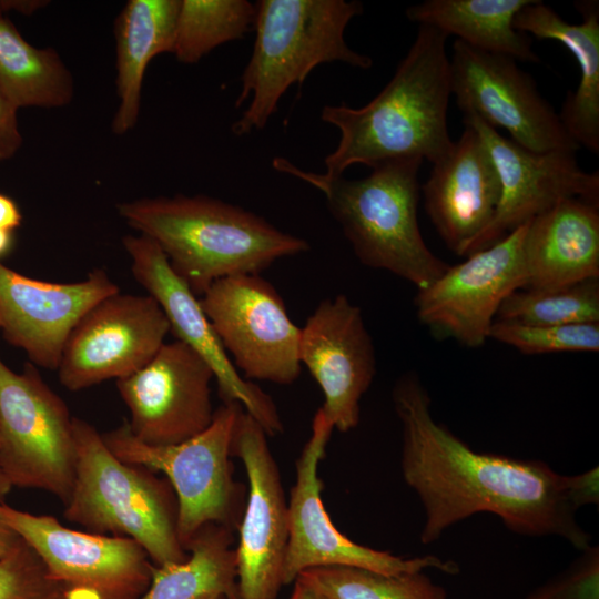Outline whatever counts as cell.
<instances>
[{"instance_id": "1", "label": "cell", "mask_w": 599, "mask_h": 599, "mask_svg": "<svg viewBox=\"0 0 599 599\" xmlns=\"http://www.w3.org/2000/svg\"><path fill=\"white\" fill-rule=\"evenodd\" d=\"M392 400L402 424V475L424 509L422 544L485 512L514 534L559 537L578 550L591 545L566 498L565 475L542 460L471 449L433 418L428 390L415 372L396 380Z\"/></svg>"}, {"instance_id": "2", "label": "cell", "mask_w": 599, "mask_h": 599, "mask_svg": "<svg viewBox=\"0 0 599 599\" xmlns=\"http://www.w3.org/2000/svg\"><path fill=\"white\" fill-rule=\"evenodd\" d=\"M448 37L418 26L416 37L383 90L362 108L325 105L321 118L338 129L336 149L325 160L327 177L352 165L369 167L418 158L432 164L451 148L447 125L450 91Z\"/></svg>"}, {"instance_id": "3", "label": "cell", "mask_w": 599, "mask_h": 599, "mask_svg": "<svg viewBox=\"0 0 599 599\" xmlns=\"http://www.w3.org/2000/svg\"><path fill=\"white\" fill-rule=\"evenodd\" d=\"M119 215L154 241L173 271L201 296L215 281L260 274L280 258L309 250L262 216L205 195L121 202Z\"/></svg>"}, {"instance_id": "4", "label": "cell", "mask_w": 599, "mask_h": 599, "mask_svg": "<svg viewBox=\"0 0 599 599\" xmlns=\"http://www.w3.org/2000/svg\"><path fill=\"white\" fill-rule=\"evenodd\" d=\"M418 158L386 161L372 166L366 177H327L305 171L285 158L273 167L300 179L326 199L359 262L384 270L424 290L449 267L425 243L418 224L420 185Z\"/></svg>"}, {"instance_id": "5", "label": "cell", "mask_w": 599, "mask_h": 599, "mask_svg": "<svg viewBox=\"0 0 599 599\" xmlns=\"http://www.w3.org/2000/svg\"><path fill=\"white\" fill-rule=\"evenodd\" d=\"M362 13L363 4L356 0L257 1L255 41L235 106L250 102L232 131L241 136L262 130L287 89L301 85L319 64L338 61L372 68V58L353 50L344 37L348 23Z\"/></svg>"}, {"instance_id": "6", "label": "cell", "mask_w": 599, "mask_h": 599, "mask_svg": "<svg viewBox=\"0 0 599 599\" xmlns=\"http://www.w3.org/2000/svg\"><path fill=\"white\" fill-rule=\"evenodd\" d=\"M73 429L75 474L64 518L93 534L136 541L158 567L184 561L189 551L179 538L177 499L169 480L120 460L88 422L73 417Z\"/></svg>"}, {"instance_id": "7", "label": "cell", "mask_w": 599, "mask_h": 599, "mask_svg": "<svg viewBox=\"0 0 599 599\" xmlns=\"http://www.w3.org/2000/svg\"><path fill=\"white\" fill-rule=\"evenodd\" d=\"M242 405L223 402L212 424L180 444L150 446L136 439L128 423L101 434L108 448L122 461L162 473L171 484L179 507L177 532L186 549L207 524L234 531L245 508V488L234 480L232 445Z\"/></svg>"}, {"instance_id": "8", "label": "cell", "mask_w": 599, "mask_h": 599, "mask_svg": "<svg viewBox=\"0 0 599 599\" xmlns=\"http://www.w3.org/2000/svg\"><path fill=\"white\" fill-rule=\"evenodd\" d=\"M73 417L32 364L0 357V468L12 487L44 490L67 504L75 474Z\"/></svg>"}, {"instance_id": "9", "label": "cell", "mask_w": 599, "mask_h": 599, "mask_svg": "<svg viewBox=\"0 0 599 599\" xmlns=\"http://www.w3.org/2000/svg\"><path fill=\"white\" fill-rule=\"evenodd\" d=\"M0 517L41 558L64 599H140L155 565L126 537L79 531L0 501Z\"/></svg>"}, {"instance_id": "10", "label": "cell", "mask_w": 599, "mask_h": 599, "mask_svg": "<svg viewBox=\"0 0 599 599\" xmlns=\"http://www.w3.org/2000/svg\"><path fill=\"white\" fill-rule=\"evenodd\" d=\"M200 302L233 364L248 379L278 385L300 376L301 327L273 284L260 274L215 281Z\"/></svg>"}, {"instance_id": "11", "label": "cell", "mask_w": 599, "mask_h": 599, "mask_svg": "<svg viewBox=\"0 0 599 599\" xmlns=\"http://www.w3.org/2000/svg\"><path fill=\"white\" fill-rule=\"evenodd\" d=\"M333 426L317 409L312 433L296 461V481L291 490L288 544L283 569V585L305 570L324 566H348L386 575L436 569L456 575L459 567L435 555L404 558L389 551L359 545L343 535L331 520L321 497L318 465L323 459Z\"/></svg>"}, {"instance_id": "12", "label": "cell", "mask_w": 599, "mask_h": 599, "mask_svg": "<svg viewBox=\"0 0 599 599\" xmlns=\"http://www.w3.org/2000/svg\"><path fill=\"white\" fill-rule=\"evenodd\" d=\"M449 67L450 91L464 115L506 130L511 141L530 151L576 153L579 149L515 59L455 40Z\"/></svg>"}, {"instance_id": "13", "label": "cell", "mask_w": 599, "mask_h": 599, "mask_svg": "<svg viewBox=\"0 0 599 599\" xmlns=\"http://www.w3.org/2000/svg\"><path fill=\"white\" fill-rule=\"evenodd\" d=\"M170 326L150 295L111 294L75 324L57 368L71 392L121 379L144 367L165 343Z\"/></svg>"}, {"instance_id": "14", "label": "cell", "mask_w": 599, "mask_h": 599, "mask_svg": "<svg viewBox=\"0 0 599 599\" xmlns=\"http://www.w3.org/2000/svg\"><path fill=\"white\" fill-rule=\"evenodd\" d=\"M526 223L463 263L449 265L433 284L417 291V318L436 337L473 348L489 338L505 298L524 288L521 244Z\"/></svg>"}, {"instance_id": "15", "label": "cell", "mask_w": 599, "mask_h": 599, "mask_svg": "<svg viewBox=\"0 0 599 599\" xmlns=\"http://www.w3.org/2000/svg\"><path fill=\"white\" fill-rule=\"evenodd\" d=\"M209 364L190 346L164 343L141 369L116 380L130 412L131 434L150 446H169L203 433L213 422Z\"/></svg>"}, {"instance_id": "16", "label": "cell", "mask_w": 599, "mask_h": 599, "mask_svg": "<svg viewBox=\"0 0 599 599\" xmlns=\"http://www.w3.org/2000/svg\"><path fill=\"white\" fill-rule=\"evenodd\" d=\"M232 456L242 460L248 480L235 548L240 598L276 599L284 586L287 501L267 434L245 410L236 424Z\"/></svg>"}, {"instance_id": "17", "label": "cell", "mask_w": 599, "mask_h": 599, "mask_svg": "<svg viewBox=\"0 0 599 599\" xmlns=\"http://www.w3.org/2000/svg\"><path fill=\"white\" fill-rule=\"evenodd\" d=\"M481 139L500 182V200L494 219L468 250L486 248L507 234L567 199L599 204V173L583 171L572 152L527 150L477 116L466 114Z\"/></svg>"}, {"instance_id": "18", "label": "cell", "mask_w": 599, "mask_h": 599, "mask_svg": "<svg viewBox=\"0 0 599 599\" xmlns=\"http://www.w3.org/2000/svg\"><path fill=\"white\" fill-rule=\"evenodd\" d=\"M122 244L131 258L135 281L159 304L170 332L212 368L223 402L242 405L267 436L281 434L283 423L272 397L240 375L205 315L199 296L173 271L158 244L142 234L125 235Z\"/></svg>"}, {"instance_id": "19", "label": "cell", "mask_w": 599, "mask_h": 599, "mask_svg": "<svg viewBox=\"0 0 599 599\" xmlns=\"http://www.w3.org/2000/svg\"><path fill=\"white\" fill-rule=\"evenodd\" d=\"M300 361L322 389V415L341 433L354 429L376 374V353L361 308L346 295L319 302L301 327Z\"/></svg>"}, {"instance_id": "20", "label": "cell", "mask_w": 599, "mask_h": 599, "mask_svg": "<svg viewBox=\"0 0 599 599\" xmlns=\"http://www.w3.org/2000/svg\"><path fill=\"white\" fill-rule=\"evenodd\" d=\"M102 268L79 282L22 275L0 262V332L32 365L57 370L69 334L99 301L119 292Z\"/></svg>"}, {"instance_id": "21", "label": "cell", "mask_w": 599, "mask_h": 599, "mask_svg": "<svg viewBox=\"0 0 599 599\" xmlns=\"http://www.w3.org/2000/svg\"><path fill=\"white\" fill-rule=\"evenodd\" d=\"M420 186L425 211L446 246L459 256L495 216L500 182L477 132L467 124Z\"/></svg>"}, {"instance_id": "22", "label": "cell", "mask_w": 599, "mask_h": 599, "mask_svg": "<svg viewBox=\"0 0 599 599\" xmlns=\"http://www.w3.org/2000/svg\"><path fill=\"white\" fill-rule=\"evenodd\" d=\"M522 290L599 278V204L567 199L526 223Z\"/></svg>"}, {"instance_id": "23", "label": "cell", "mask_w": 599, "mask_h": 599, "mask_svg": "<svg viewBox=\"0 0 599 599\" xmlns=\"http://www.w3.org/2000/svg\"><path fill=\"white\" fill-rule=\"evenodd\" d=\"M581 22L564 20L552 8L532 0L515 17L514 27L540 40H552L569 50L580 70L579 83L568 92L559 116L570 135L580 146L599 152V4L598 1H578Z\"/></svg>"}, {"instance_id": "24", "label": "cell", "mask_w": 599, "mask_h": 599, "mask_svg": "<svg viewBox=\"0 0 599 599\" xmlns=\"http://www.w3.org/2000/svg\"><path fill=\"white\" fill-rule=\"evenodd\" d=\"M179 4L180 0H129L115 20L119 106L112 131L118 135L132 130L139 120L150 61L172 52Z\"/></svg>"}, {"instance_id": "25", "label": "cell", "mask_w": 599, "mask_h": 599, "mask_svg": "<svg viewBox=\"0 0 599 599\" xmlns=\"http://www.w3.org/2000/svg\"><path fill=\"white\" fill-rule=\"evenodd\" d=\"M532 0H425L406 9V17L473 48L539 62L531 38L514 27L516 14Z\"/></svg>"}, {"instance_id": "26", "label": "cell", "mask_w": 599, "mask_h": 599, "mask_svg": "<svg viewBox=\"0 0 599 599\" xmlns=\"http://www.w3.org/2000/svg\"><path fill=\"white\" fill-rule=\"evenodd\" d=\"M233 531L217 524L203 526L191 539L189 557L153 569L140 599H241Z\"/></svg>"}, {"instance_id": "27", "label": "cell", "mask_w": 599, "mask_h": 599, "mask_svg": "<svg viewBox=\"0 0 599 599\" xmlns=\"http://www.w3.org/2000/svg\"><path fill=\"white\" fill-rule=\"evenodd\" d=\"M0 88L20 108H60L74 95L73 77L53 48L30 44L0 14Z\"/></svg>"}, {"instance_id": "28", "label": "cell", "mask_w": 599, "mask_h": 599, "mask_svg": "<svg viewBox=\"0 0 599 599\" xmlns=\"http://www.w3.org/2000/svg\"><path fill=\"white\" fill-rule=\"evenodd\" d=\"M255 21L246 0H180L172 52L182 63H196L219 45L242 39Z\"/></svg>"}, {"instance_id": "29", "label": "cell", "mask_w": 599, "mask_h": 599, "mask_svg": "<svg viewBox=\"0 0 599 599\" xmlns=\"http://www.w3.org/2000/svg\"><path fill=\"white\" fill-rule=\"evenodd\" d=\"M537 326L599 323V278L548 290H518L500 305L496 319Z\"/></svg>"}, {"instance_id": "30", "label": "cell", "mask_w": 599, "mask_h": 599, "mask_svg": "<svg viewBox=\"0 0 599 599\" xmlns=\"http://www.w3.org/2000/svg\"><path fill=\"white\" fill-rule=\"evenodd\" d=\"M300 577L329 599H448L424 571L386 575L348 566H324Z\"/></svg>"}, {"instance_id": "31", "label": "cell", "mask_w": 599, "mask_h": 599, "mask_svg": "<svg viewBox=\"0 0 599 599\" xmlns=\"http://www.w3.org/2000/svg\"><path fill=\"white\" fill-rule=\"evenodd\" d=\"M489 338L529 355L598 352L599 323L537 326L495 321L489 332Z\"/></svg>"}, {"instance_id": "32", "label": "cell", "mask_w": 599, "mask_h": 599, "mask_svg": "<svg viewBox=\"0 0 599 599\" xmlns=\"http://www.w3.org/2000/svg\"><path fill=\"white\" fill-rule=\"evenodd\" d=\"M0 599H64L59 582L21 538L0 558Z\"/></svg>"}, {"instance_id": "33", "label": "cell", "mask_w": 599, "mask_h": 599, "mask_svg": "<svg viewBox=\"0 0 599 599\" xmlns=\"http://www.w3.org/2000/svg\"><path fill=\"white\" fill-rule=\"evenodd\" d=\"M524 599H599V547L589 545L571 564Z\"/></svg>"}, {"instance_id": "34", "label": "cell", "mask_w": 599, "mask_h": 599, "mask_svg": "<svg viewBox=\"0 0 599 599\" xmlns=\"http://www.w3.org/2000/svg\"><path fill=\"white\" fill-rule=\"evenodd\" d=\"M18 110L0 88V162L13 158L22 145Z\"/></svg>"}, {"instance_id": "35", "label": "cell", "mask_w": 599, "mask_h": 599, "mask_svg": "<svg viewBox=\"0 0 599 599\" xmlns=\"http://www.w3.org/2000/svg\"><path fill=\"white\" fill-rule=\"evenodd\" d=\"M565 493L570 506L577 511L581 507L599 504L598 466L578 475H565Z\"/></svg>"}, {"instance_id": "36", "label": "cell", "mask_w": 599, "mask_h": 599, "mask_svg": "<svg viewBox=\"0 0 599 599\" xmlns=\"http://www.w3.org/2000/svg\"><path fill=\"white\" fill-rule=\"evenodd\" d=\"M21 211L13 199L0 193V229L14 232L22 223Z\"/></svg>"}, {"instance_id": "37", "label": "cell", "mask_w": 599, "mask_h": 599, "mask_svg": "<svg viewBox=\"0 0 599 599\" xmlns=\"http://www.w3.org/2000/svg\"><path fill=\"white\" fill-rule=\"evenodd\" d=\"M48 3V1L42 0H0V14L4 16L10 11H16L19 14L30 16Z\"/></svg>"}, {"instance_id": "38", "label": "cell", "mask_w": 599, "mask_h": 599, "mask_svg": "<svg viewBox=\"0 0 599 599\" xmlns=\"http://www.w3.org/2000/svg\"><path fill=\"white\" fill-rule=\"evenodd\" d=\"M291 599H329L321 590L302 577L295 579V587Z\"/></svg>"}, {"instance_id": "39", "label": "cell", "mask_w": 599, "mask_h": 599, "mask_svg": "<svg viewBox=\"0 0 599 599\" xmlns=\"http://www.w3.org/2000/svg\"><path fill=\"white\" fill-rule=\"evenodd\" d=\"M19 540V535L0 517V558L7 555Z\"/></svg>"}, {"instance_id": "40", "label": "cell", "mask_w": 599, "mask_h": 599, "mask_svg": "<svg viewBox=\"0 0 599 599\" xmlns=\"http://www.w3.org/2000/svg\"><path fill=\"white\" fill-rule=\"evenodd\" d=\"M14 246V232L0 229V258L11 253Z\"/></svg>"}, {"instance_id": "41", "label": "cell", "mask_w": 599, "mask_h": 599, "mask_svg": "<svg viewBox=\"0 0 599 599\" xmlns=\"http://www.w3.org/2000/svg\"><path fill=\"white\" fill-rule=\"evenodd\" d=\"M12 486L0 468V501L10 493Z\"/></svg>"}, {"instance_id": "42", "label": "cell", "mask_w": 599, "mask_h": 599, "mask_svg": "<svg viewBox=\"0 0 599 599\" xmlns=\"http://www.w3.org/2000/svg\"><path fill=\"white\" fill-rule=\"evenodd\" d=\"M209 599H225V597H215V598H209Z\"/></svg>"}]
</instances>
